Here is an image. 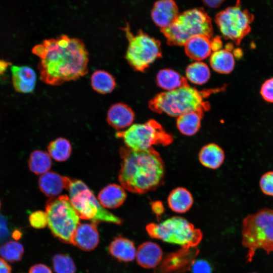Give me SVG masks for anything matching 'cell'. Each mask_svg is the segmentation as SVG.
I'll use <instances>...</instances> for the list:
<instances>
[{"instance_id":"cell-18","label":"cell","mask_w":273,"mask_h":273,"mask_svg":"<svg viewBox=\"0 0 273 273\" xmlns=\"http://www.w3.org/2000/svg\"><path fill=\"white\" fill-rule=\"evenodd\" d=\"M163 251L156 243L147 241L141 244L136 252L137 263L145 268H153L161 262Z\"/></svg>"},{"instance_id":"cell-7","label":"cell","mask_w":273,"mask_h":273,"mask_svg":"<svg viewBox=\"0 0 273 273\" xmlns=\"http://www.w3.org/2000/svg\"><path fill=\"white\" fill-rule=\"evenodd\" d=\"M48 225L53 235L62 242L70 243L79 224V216L69 197L61 195L50 198L46 203Z\"/></svg>"},{"instance_id":"cell-41","label":"cell","mask_w":273,"mask_h":273,"mask_svg":"<svg viewBox=\"0 0 273 273\" xmlns=\"http://www.w3.org/2000/svg\"><path fill=\"white\" fill-rule=\"evenodd\" d=\"M222 45V41L218 37H216L211 40V49L213 52L221 49Z\"/></svg>"},{"instance_id":"cell-26","label":"cell","mask_w":273,"mask_h":273,"mask_svg":"<svg viewBox=\"0 0 273 273\" xmlns=\"http://www.w3.org/2000/svg\"><path fill=\"white\" fill-rule=\"evenodd\" d=\"M90 81L93 89L101 94L111 93L116 85L113 76L103 70L95 71L91 76Z\"/></svg>"},{"instance_id":"cell-31","label":"cell","mask_w":273,"mask_h":273,"mask_svg":"<svg viewBox=\"0 0 273 273\" xmlns=\"http://www.w3.org/2000/svg\"><path fill=\"white\" fill-rule=\"evenodd\" d=\"M24 252L22 245L16 241H10L0 246V255L4 259L14 262L20 261Z\"/></svg>"},{"instance_id":"cell-44","label":"cell","mask_w":273,"mask_h":273,"mask_svg":"<svg viewBox=\"0 0 273 273\" xmlns=\"http://www.w3.org/2000/svg\"><path fill=\"white\" fill-rule=\"evenodd\" d=\"M0 208H1V202H0Z\"/></svg>"},{"instance_id":"cell-36","label":"cell","mask_w":273,"mask_h":273,"mask_svg":"<svg viewBox=\"0 0 273 273\" xmlns=\"http://www.w3.org/2000/svg\"><path fill=\"white\" fill-rule=\"evenodd\" d=\"M260 93L265 101L273 103V77L267 79L263 82Z\"/></svg>"},{"instance_id":"cell-40","label":"cell","mask_w":273,"mask_h":273,"mask_svg":"<svg viewBox=\"0 0 273 273\" xmlns=\"http://www.w3.org/2000/svg\"><path fill=\"white\" fill-rule=\"evenodd\" d=\"M12 268L3 258H0V273H11Z\"/></svg>"},{"instance_id":"cell-23","label":"cell","mask_w":273,"mask_h":273,"mask_svg":"<svg viewBox=\"0 0 273 273\" xmlns=\"http://www.w3.org/2000/svg\"><path fill=\"white\" fill-rule=\"evenodd\" d=\"M167 202L169 207L173 211L184 213L192 207L194 200L189 191L183 187H178L170 193Z\"/></svg>"},{"instance_id":"cell-14","label":"cell","mask_w":273,"mask_h":273,"mask_svg":"<svg viewBox=\"0 0 273 273\" xmlns=\"http://www.w3.org/2000/svg\"><path fill=\"white\" fill-rule=\"evenodd\" d=\"M178 15V8L174 0L156 1L151 13L154 23L161 29L169 26Z\"/></svg>"},{"instance_id":"cell-1","label":"cell","mask_w":273,"mask_h":273,"mask_svg":"<svg viewBox=\"0 0 273 273\" xmlns=\"http://www.w3.org/2000/svg\"><path fill=\"white\" fill-rule=\"evenodd\" d=\"M32 52L40 59V78L47 84L60 85L88 72L89 55L80 39L61 35L45 39L34 46Z\"/></svg>"},{"instance_id":"cell-35","label":"cell","mask_w":273,"mask_h":273,"mask_svg":"<svg viewBox=\"0 0 273 273\" xmlns=\"http://www.w3.org/2000/svg\"><path fill=\"white\" fill-rule=\"evenodd\" d=\"M190 270L191 273H212L213 268L208 261L204 259H199L195 260Z\"/></svg>"},{"instance_id":"cell-43","label":"cell","mask_w":273,"mask_h":273,"mask_svg":"<svg viewBox=\"0 0 273 273\" xmlns=\"http://www.w3.org/2000/svg\"><path fill=\"white\" fill-rule=\"evenodd\" d=\"M13 236L14 238L16 239H19L21 236L20 232L18 231H15L13 233Z\"/></svg>"},{"instance_id":"cell-9","label":"cell","mask_w":273,"mask_h":273,"mask_svg":"<svg viewBox=\"0 0 273 273\" xmlns=\"http://www.w3.org/2000/svg\"><path fill=\"white\" fill-rule=\"evenodd\" d=\"M121 29L128 42L127 62L134 70L143 72L161 56L160 42L142 30L133 34L127 22Z\"/></svg>"},{"instance_id":"cell-22","label":"cell","mask_w":273,"mask_h":273,"mask_svg":"<svg viewBox=\"0 0 273 273\" xmlns=\"http://www.w3.org/2000/svg\"><path fill=\"white\" fill-rule=\"evenodd\" d=\"M225 155L223 150L214 143L203 146L199 153V160L205 167L216 169L223 163Z\"/></svg>"},{"instance_id":"cell-27","label":"cell","mask_w":273,"mask_h":273,"mask_svg":"<svg viewBox=\"0 0 273 273\" xmlns=\"http://www.w3.org/2000/svg\"><path fill=\"white\" fill-rule=\"evenodd\" d=\"M156 81L158 85L166 91L176 89L187 83L186 79L179 73L170 69L160 70Z\"/></svg>"},{"instance_id":"cell-6","label":"cell","mask_w":273,"mask_h":273,"mask_svg":"<svg viewBox=\"0 0 273 273\" xmlns=\"http://www.w3.org/2000/svg\"><path fill=\"white\" fill-rule=\"evenodd\" d=\"M146 229L152 238L181 247H196L203 236L200 229L180 216H173L159 223H149Z\"/></svg>"},{"instance_id":"cell-2","label":"cell","mask_w":273,"mask_h":273,"mask_svg":"<svg viewBox=\"0 0 273 273\" xmlns=\"http://www.w3.org/2000/svg\"><path fill=\"white\" fill-rule=\"evenodd\" d=\"M119 152L122 160L118 179L123 188L142 194L155 190L163 184L164 163L153 147L139 151L121 147Z\"/></svg>"},{"instance_id":"cell-25","label":"cell","mask_w":273,"mask_h":273,"mask_svg":"<svg viewBox=\"0 0 273 273\" xmlns=\"http://www.w3.org/2000/svg\"><path fill=\"white\" fill-rule=\"evenodd\" d=\"M202 114L200 112L193 111L177 117L176 125L179 131L187 136L195 134L200 128Z\"/></svg>"},{"instance_id":"cell-45","label":"cell","mask_w":273,"mask_h":273,"mask_svg":"<svg viewBox=\"0 0 273 273\" xmlns=\"http://www.w3.org/2000/svg\"><path fill=\"white\" fill-rule=\"evenodd\" d=\"M253 273H255V272H253Z\"/></svg>"},{"instance_id":"cell-37","label":"cell","mask_w":273,"mask_h":273,"mask_svg":"<svg viewBox=\"0 0 273 273\" xmlns=\"http://www.w3.org/2000/svg\"><path fill=\"white\" fill-rule=\"evenodd\" d=\"M28 273H52L50 267L45 264H37L32 266Z\"/></svg>"},{"instance_id":"cell-8","label":"cell","mask_w":273,"mask_h":273,"mask_svg":"<svg viewBox=\"0 0 273 273\" xmlns=\"http://www.w3.org/2000/svg\"><path fill=\"white\" fill-rule=\"evenodd\" d=\"M70 200L80 218L97 224L101 221L120 224L121 219L104 208L81 180L71 179L67 189Z\"/></svg>"},{"instance_id":"cell-28","label":"cell","mask_w":273,"mask_h":273,"mask_svg":"<svg viewBox=\"0 0 273 273\" xmlns=\"http://www.w3.org/2000/svg\"><path fill=\"white\" fill-rule=\"evenodd\" d=\"M52 164L49 154L41 150L32 152L28 159V167L36 174H43L50 169Z\"/></svg>"},{"instance_id":"cell-29","label":"cell","mask_w":273,"mask_h":273,"mask_svg":"<svg viewBox=\"0 0 273 273\" xmlns=\"http://www.w3.org/2000/svg\"><path fill=\"white\" fill-rule=\"evenodd\" d=\"M187 78L196 84L206 83L210 77V71L208 66L201 61H196L190 64L186 69Z\"/></svg>"},{"instance_id":"cell-34","label":"cell","mask_w":273,"mask_h":273,"mask_svg":"<svg viewBox=\"0 0 273 273\" xmlns=\"http://www.w3.org/2000/svg\"><path fill=\"white\" fill-rule=\"evenodd\" d=\"M259 186L263 193L273 197V171H268L262 175Z\"/></svg>"},{"instance_id":"cell-5","label":"cell","mask_w":273,"mask_h":273,"mask_svg":"<svg viewBox=\"0 0 273 273\" xmlns=\"http://www.w3.org/2000/svg\"><path fill=\"white\" fill-rule=\"evenodd\" d=\"M161 30L167 42L175 46H184L197 35L210 38L213 33L211 18L202 8H194L179 14L169 26Z\"/></svg>"},{"instance_id":"cell-42","label":"cell","mask_w":273,"mask_h":273,"mask_svg":"<svg viewBox=\"0 0 273 273\" xmlns=\"http://www.w3.org/2000/svg\"><path fill=\"white\" fill-rule=\"evenodd\" d=\"M9 64V63L8 62L0 60V74L6 70Z\"/></svg>"},{"instance_id":"cell-11","label":"cell","mask_w":273,"mask_h":273,"mask_svg":"<svg viewBox=\"0 0 273 273\" xmlns=\"http://www.w3.org/2000/svg\"><path fill=\"white\" fill-rule=\"evenodd\" d=\"M253 16L247 10L244 9L239 0L236 4L218 13L215 21L223 36L237 44L251 30Z\"/></svg>"},{"instance_id":"cell-21","label":"cell","mask_w":273,"mask_h":273,"mask_svg":"<svg viewBox=\"0 0 273 273\" xmlns=\"http://www.w3.org/2000/svg\"><path fill=\"white\" fill-rule=\"evenodd\" d=\"M108 250L110 254L120 261L129 262L135 258L136 251L134 243L122 237L114 238L109 244Z\"/></svg>"},{"instance_id":"cell-33","label":"cell","mask_w":273,"mask_h":273,"mask_svg":"<svg viewBox=\"0 0 273 273\" xmlns=\"http://www.w3.org/2000/svg\"><path fill=\"white\" fill-rule=\"evenodd\" d=\"M30 225L35 229H40L48 225V216L46 212L37 210L32 212L29 216Z\"/></svg>"},{"instance_id":"cell-16","label":"cell","mask_w":273,"mask_h":273,"mask_svg":"<svg viewBox=\"0 0 273 273\" xmlns=\"http://www.w3.org/2000/svg\"><path fill=\"white\" fill-rule=\"evenodd\" d=\"M71 178L63 176L54 171H48L42 174L38 179V186L46 196L57 197L63 190H67Z\"/></svg>"},{"instance_id":"cell-13","label":"cell","mask_w":273,"mask_h":273,"mask_svg":"<svg viewBox=\"0 0 273 273\" xmlns=\"http://www.w3.org/2000/svg\"><path fill=\"white\" fill-rule=\"evenodd\" d=\"M99 243V234L97 224L80 223L77 226L71 239L70 243L79 249L89 251L94 250Z\"/></svg>"},{"instance_id":"cell-10","label":"cell","mask_w":273,"mask_h":273,"mask_svg":"<svg viewBox=\"0 0 273 273\" xmlns=\"http://www.w3.org/2000/svg\"><path fill=\"white\" fill-rule=\"evenodd\" d=\"M115 135L122 139L126 147L133 150H145L153 145L167 146L173 140L162 126L154 120L132 124L124 131H117Z\"/></svg>"},{"instance_id":"cell-32","label":"cell","mask_w":273,"mask_h":273,"mask_svg":"<svg viewBox=\"0 0 273 273\" xmlns=\"http://www.w3.org/2000/svg\"><path fill=\"white\" fill-rule=\"evenodd\" d=\"M53 267L56 273H75L76 267L71 257L64 254H57L53 258Z\"/></svg>"},{"instance_id":"cell-39","label":"cell","mask_w":273,"mask_h":273,"mask_svg":"<svg viewBox=\"0 0 273 273\" xmlns=\"http://www.w3.org/2000/svg\"><path fill=\"white\" fill-rule=\"evenodd\" d=\"M152 209L157 216L161 215L164 210L162 203L160 201L154 202L152 205Z\"/></svg>"},{"instance_id":"cell-30","label":"cell","mask_w":273,"mask_h":273,"mask_svg":"<svg viewBox=\"0 0 273 273\" xmlns=\"http://www.w3.org/2000/svg\"><path fill=\"white\" fill-rule=\"evenodd\" d=\"M49 154L57 161H64L70 157L72 147L68 140L59 138L51 142L48 146Z\"/></svg>"},{"instance_id":"cell-19","label":"cell","mask_w":273,"mask_h":273,"mask_svg":"<svg viewBox=\"0 0 273 273\" xmlns=\"http://www.w3.org/2000/svg\"><path fill=\"white\" fill-rule=\"evenodd\" d=\"M187 55L196 61H201L208 57L212 52L211 40L205 35L191 38L184 45Z\"/></svg>"},{"instance_id":"cell-12","label":"cell","mask_w":273,"mask_h":273,"mask_svg":"<svg viewBox=\"0 0 273 273\" xmlns=\"http://www.w3.org/2000/svg\"><path fill=\"white\" fill-rule=\"evenodd\" d=\"M198 253L196 247H182L165 256L155 267L154 273H184L188 271Z\"/></svg>"},{"instance_id":"cell-38","label":"cell","mask_w":273,"mask_h":273,"mask_svg":"<svg viewBox=\"0 0 273 273\" xmlns=\"http://www.w3.org/2000/svg\"><path fill=\"white\" fill-rule=\"evenodd\" d=\"M226 0H202L204 5L210 8H216L221 6Z\"/></svg>"},{"instance_id":"cell-4","label":"cell","mask_w":273,"mask_h":273,"mask_svg":"<svg viewBox=\"0 0 273 273\" xmlns=\"http://www.w3.org/2000/svg\"><path fill=\"white\" fill-rule=\"evenodd\" d=\"M242 243L248 249L247 262L252 261L258 249L267 254L273 252V210L259 209L246 216L242 221Z\"/></svg>"},{"instance_id":"cell-20","label":"cell","mask_w":273,"mask_h":273,"mask_svg":"<svg viewBox=\"0 0 273 273\" xmlns=\"http://www.w3.org/2000/svg\"><path fill=\"white\" fill-rule=\"evenodd\" d=\"M126 194L123 188L113 184L104 188L99 193L98 200L105 208H116L125 201Z\"/></svg>"},{"instance_id":"cell-17","label":"cell","mask_w":273,"mask_h":273,"mask_svg":"<svg viewBox=\"0 0 273 273\" xmlns=\"http://www.w3.org/2000/svg\"><path fill=\"white\" fill-rule=\"evenodd\" d=\"M13 85L19 93H30L33 91L36 81L34 71L30 67L13 65L11 68Z\"/></svg>"},{"instance_id":"cell-3","label":"cell","mask_w":273,"mask_h":273,"mask_svg":"<svg viewBox=\"0 0 273 273\" xmlns=\"http://www.w3.org/2000/svg\"><path fill=\"white\" fill-rule=\"evenodd\" d=\"M210 93V91H200L187 83L158 94L150 101L149 107L153 111L173 117L193 111L203 113L209 108L205 99Z\"/></svg>"},{"instance_id":"cell-24","label":"cell","mask_w":273,"mask_h":273,"mask_svg":"<svg viewBox=\"0 0 273 273\" xmlns=\"http://www.w3.org/2000/svg\"><path fill=\"white\" fill-rule=\"evenodd\" d=\"M210 63L215 71L223 74L231 72L235 67V60L233 54L227 49H220L211 53Z\"/></svg>"},{"instance_id":"cell-15","label":"cell","mask_w":273,"mask_h":273,"mask_svg":"<svg viewBox=\"0 0 273 273\" xmlns=\"http://www.w3.org/2000/svg\"><path fill=\"white\" fill-rule=\"evenodd\" d=\"M135 115L132 109L123 103L111 105L107 114V121L113 128L122 129L132 125Z\"/></svg>"}]
</instances>
